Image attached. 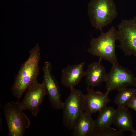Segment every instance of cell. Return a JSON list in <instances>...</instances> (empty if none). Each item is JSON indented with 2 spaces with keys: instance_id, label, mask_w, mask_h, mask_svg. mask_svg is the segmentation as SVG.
Returning <instances> with one entry per match:
<instances>
[{
  "instance_id": "11",
  "label": "cell",
  "mask_w": 136,
  "mask_h": 136,
  "mask_svg": "<svg viewBox=\"0 0 136 136\" xmlns=\"http://www.w3.org/2000/svg\"><path fill=\"white\" fill-rule=\"evenodd\" d=\"M84 62L73 65H68L62 72L61 82L67 87H74L85 76L86 71L83 70Z\"/></svg>"
},
{
  "instance_id": "6",
  "label": "cell",
  "mask_w": 136,
  "mask_h": 136,
  "mask_svg": "<svg viewBox=\"0 0 136 136\" xmlns=\"http://www.w3.org/2000/svg\"><path fill=\"white\" fill-rule=\"evenodd\" d=\"M119 46L125 56L134 55L136 58V15L130 19L122 20L118 26Z\"/></svg>"
},
{
  "instance_id": "7",
  "label": "cell",
  "mask_w": 136,
  "mask_h": 136,
  "mask_svg": "<svg viewBox=\"0 0 136 136\" xmlns=\"http://www.w3.org/2000/svg\"><path fill=\"white\" fill-rule=\"evenodd\" d=\"M136 78L130 70L118 63L113 64L110 72L106 74L105 93L108 95L113 90L118 91L129 86H134Z\"/></svg>"
},
{
  "instance_id": "12",
  "label": "cell",
  "mask_w": 136,
  "mask_h": 136,
  "mask_svg": "<svg viewBox=\"0 0 136 136\" xmlns=\"http://www.w3.org/2000/svg\"><path fill=\"white\" fill-rule=\"evenodd\" d=\"M113 124L120 132L130 131L131 133V136H136V130L133 126L132 116L127 107L118 106L116 110Z\"/></svg>"
},
{
  "instance_id": "15",
  "label": "cell",
  "mask_w": 136,
  "mask_h": 136,
  "mask_svg": "<svg viewBox=\"0 0 136 136\" xmlns=\"http://www.w3.org/2000/svg\"><path fill=\"white\" fill-rule=\"evenodd\" d=\"M99 113L94 120L95 128L101 129L110 127L113 123L116 110L111 106L106 107Z\"/></svg>"
},
{
  "instance_id": "8",
  "label": "cell",
  "mask_w": 136,
  "mask_h": 136,
  "mask_svg": "<svg viewBox=\"0 0 136 136\" xmlns=\"http://www.w3.org/2000/svg\"><path fill=\"white\" fill-rule=\"evenodd\" d=\"M52 66L50 62H45L42 68L43 82L46 93L51 105L54 109H62L63 104L61 99V91L57 80L52 73Z\"/></svg>"
},
{
  "instance_id": "19",
  "label": "cell",
  "mask_w": 136,
  "mask_h": 136,
  "mask_svg": "<svg viewBox=\"0 0 136 136\" xmlns=\"http://www.w3.org/2000/svg\"><path fill=\"white\" fill-rule=\"evenodd\" d=\"M134 86L136 87V83Z\"/></svg>"
},
{
  "instance_id": "13",
  "label": "cell",
  "mask_w": 136,
  "mask_h": 136,
  "mask_svg": "<svg viewBox=\"0 0 136 136\" xmlns=\"http://www.w3.org/2000/svg\"><path fill=\"white\" fill-rule=\"evenodd\" d=\"M101 59L97 62L89 64L86 71L85 78L88 86L93 88L105 81L106 74L105 67L100 64Z\"/></svg>"
},
{
  "instance_id": "18",
  "label": "cell",
  "mask_w": 136,
  "mask_h": 136,
  "mask_svg": "<svg viewBox=\"0 0 136 136\" xmlns=\"http://www.w3.org/2000/svg\"><path fill=\"white\" fill-rule=\"evenodd\" d=\"M126 106L128 108H131L136 111V95L133 97Z\"/></svg>"
},
{
  "instance_id": "1",
  "label": "cell",
  "mask_w": 136,
  "mask_h": 136,
  "mask_svg": "<svg viewBox=\"0 0 136 136\" xmlns=\"http://www.w3.org/2000/svg\"><path fill=\"white\" fill-rule=\"evenodd\" d=\"M40 49L38 44L29 51L26 60L20 66L15 76L14 83L11 90L18 101L24 92L36 81L39 74V63L40 59Z\"/></svg>"
},
{
  "instance_id": "16",
  "label": "cell",
  "mask_w": 136,
  "mask_h": 136,
  "mask_svg": "<svg viewBox=\"0 0 136 136\" xmlns=\"http://www.w3.org/2000/svg\"><path fill=\"white\" fill-rule=\"evenodd\" d=\"M114 103L118 106L126 107L132 99L136 95V88H125L118 91Z\"/></svg>"
},
{
  "instance_id": "3",
  "label": "cell",
  "mask_w": 136,
  "mask_h": 136,
  "mask_svg": "<svg viewBox=\"0 0 136 136\" xmlns=\"http://www.w3.org/2000/svg\"><path fill=\"white\" fill-rule=\"evenodd\" d=\"M88 12L93 26L101 32L104 27L111 23L118 14L113 0H90Z\"/></svg>"
},
{
  "instance_id": "17",
  "label": "cell",
  "mask_w": 136,
  "mask_h": 136,
  "mask_svg": "<svg viewBox=\"0 0 136 136\" xmlns=\"http://www.w3.org/2000/svg\"><path fill=\"white\" fill-rule=\"evenodd\" d=\"M122 132L110 127L100 129L95 128L91 136H122Z\"/></svg>"
},
{
  "instance_id": "5",
  "label": "cell",
  "mask_w": 136,
  "mask_h": 136,
  "mask_svg": "<svg viewBox=\"0 0 136 136\" xmlns=\"http://www.w3.org/2000/svg\"><path fill=\"white\" fill-rule=\"evenodd\" d=\"M70 93L63 102L62 120L63 125L72 130L82 113L84 111V96L81 91L70 88Z\"/></svg>"
},
{
  "instance_id": "14",
  "label": "cell",
  "mask_w": 136,
  "mask_h": 136,
  "mask_svg": "<svg viewBox=\"0 0 136 136\" xmlns=\"http://www.w3.org/2000/svg\"><path fill=\"white\" fill-rule=\"evenodd\" d=\"M91 115L82 112L72 131L74 136H91L95 126Z\"/></svg>"
},
{
  "instance_id": "10",
  "label": "cell",
  "mask_w": 136,
  "mask_h": 136,
  "mask_svg": "<svg viewBox=\"0 0 136 136\" xmlns=\"http://www.w3.org/2000/svg\"><path fill=\"white\" fill-rule=\"evenodd\" d=\"M87 93L84 94V112L91 115L99 112L107 106L110 101L108 95L103 94L100 91H95L93 88L88 86Z\"/></svg>"
},
{
  "instance_id": "4",
  "label": "cell",
  "mask_w": 136,
  "mask_h": 136,
  "mask_svg": "<svg viewBox=\"0 0 136 136\" xmlns=\"http://www.w3.org/2000/svg\"><path fill=\"white\" fill-rule=\"evenodd\" d=\"M4 115L9 136H22L30 124L29 119L23 112L20 102L11 101L4 105Z\"/></svg>"
},
{
  "instance_id": "2",
  "label": "cell",
  "mask_w": 136,
  "mask_h": 136,
  "mask_svg": "<svg viewBox=\"0 0 136 136\" xmlns=\"http://www.w3.org/2000/svg\"><path fill=\"white\" fill-rule=\"evenodd\" d=\"M117 40V30L112 26L107 32H101L97 38L92 37L87 51L93 56H98L101 60H106L112 64L118 63L115 51Z\"/></svg>"
},
{
  "instance_id": "9",
  "label": "cell",
  "mask_w": 136,
  "mask_h": 136,
  "mask_svg": "<svg viewBox=\"0 0 136 136\" xmlns=\"http://www.w3.org/2000/svg\"><path fill=\"white\" fill-rule=\"evenodd\" d=\"M23 100L20 102L23 110H28L36 117L40 106L42 104L46 93L44 82L35 81L28 88Z\"/></svg>"
}]
</instances>
